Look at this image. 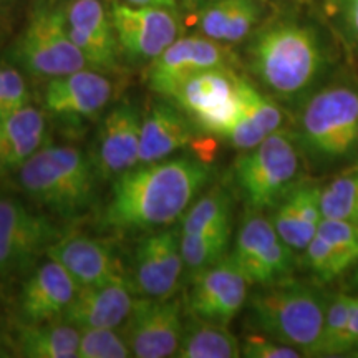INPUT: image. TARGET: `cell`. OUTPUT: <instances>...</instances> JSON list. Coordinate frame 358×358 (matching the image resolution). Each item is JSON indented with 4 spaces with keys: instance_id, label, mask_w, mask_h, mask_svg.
Wrapping results in <instances>:
<instances>
[{
    "instance_id": "41",
    "label": "cell",
    "mask_w": 358,
    "mask_h": 358,
    "mask_svg": "<svg viewBox=\"0 0 358 358\" xmlns=\"http://www.w3.org/2000/svg\"><path fill=\"white\" fill-rule=\"evenodd\" d=\"M0 115H2V69H0Z\"/></svg>"
},
{
    "instance_id": "25",
    "label": "cell",
    "mask_w": 358,
    "mask_h": 358,
    "mask_svg": "<svg viewBox=\"0 0 358 358\" xmlns=\"http://www.w3.org/2000/svg\"><path fill=\"white\" fill-rule=\"evenodd\" d=\"M47 138V120L42 110L25 106L17 113L0 118V173L19 171L22 164L37 153Z\"/></svg>"
},
{
    "instance_id": "5",
    "label": "cell",
    "mask_w": 358,
    "mask_h": 358,
    "mask_svg": "<svg viewBox=\"0 0 358 358\" xmlns=\"http://www.w3.org/2000/svg\"><path fill=\"white\" fill-rule=\"evenodd\" d=\"M249 308L259 332L287 343L303 357H320L327 302L315 287L282 280L254 294Z\"/></svg>"
},
{
    "instance_id": "33",
    "label": "cell",
    "mask_w": 358,
    "mask_h": 358,
    "mask_svg": "<svg viewBox=\"0 0 358 358\" xmlns=\"http://www.w3.org/2000/svg\"><path fill=\"white\" fill-rule=\"evenodd\" d=\"M133 357L128 338L118 329L80 330L78 358H127Z\"/></svg>"
},
{
    "instance_id": "32",
    "label": "cell",
    "mask_w": 358,
    "mask_h": 358,
    "mask_svg": "<svg viewBox=\"0 0 358 358\" xmlns=\"http://www.w3.org/2000/svg\"><path fill=\"white\" fill-rule=\"evenodd\" d=\"M232 224L231 198L221 187H214L191 204L182 216L181 232H199Z\"/></svg>"
},
{
    "instance_id": "42",
    "label": "cell",
    "mask_w": 358,
    "mask_h": 358,
    "mask_svg": "<svg viewBox=\"0 0 358 358\" xmlns=\"http://www.w3.org/2000/svg\"><path fill=\"white\" fill-rule=\"evenodd\" d=\"M347 357H355V358H358V343H357V345H355V347H353V348H352V350H350V352H348V353H347Z\"/></svg>"
},
{
    "instance_id": "19",
    "label": "cell",
    "mask_w": 358,
    "mask_h": 358,
    "mask_svg": "<svg viewBox=\"0 0 358 358\" xmlns=\"http://www.w3.org/2000/svg\"><path fill=\"white\" fill-rule=\"evenodd\" d=\"M115 85L101 71L83 69L48 80L43 90V108L66 120L93 118L108 106Z\"/></svg>"
},
{
    "instance_id": "11",
    "label": "cell",
    "mask_w": 358,
    "mask_h": 358,
    "mask_svg": "<svg viewBox=\"0 0 358 358\" xmlns=\"http://www.w3.org/2000/svg\"><path fill=\"white\" fill-rule=\"evenodd\" d=\"M110 15L120 48L136 60L153 62L179 38L181 27L173 8L131 6L118 0L111 3Z\"/></svg>"
},
{
    "instance_id": "15",
    "label": "cell",
    "mask_w": 358,
    "mask_h": 358,
    "mask_svg": "<svg viewBox=\"0 0 358 358\" xmlns=\"http://www.w3.org/2000/svg\"><path fill=\"white\" fill-rule=\"evenodd\" d=\"M249 280L231 257L192 275L187 310L199 319L229 325L249 301Z\"/></svg>"
},
{
    "instance_id": "14",
    "label": "cell",
    "mask_w": 358,
    "mask_h": 358,
    "mask_svg": "<svg viewBox=\"0 0 358 358\" xmlns=\"http://www.w3.org/2000/svg\"><path fill=\"white\" fill-rule=\"evenodd\" d=\"M232 64L234 57L221 42L204 35L179 37L151 62L146 73L148 87L168 96L191 75L211 69H232Z\"/></svg>"
},
{
    "instance_id": "44",
    "label": "cell",
    "mask_w": 358,
    "mask_h": 358,
    "mask_svg": "<svg viewBox=\"0 0 358 358\" xmlns=\"http://www.w3.org/2000/svg\"><path fill=\"white\" fill-rule=\"evenodd\" d=\"M0 355H2V353H0Z\"/></svg>"
},
{
    "instance_id": "7",
    "label": "cell",
    "mask_w": 358,
    "mask_h": 358,
    "mask_svg": "<svg viewBox=\"0 0 358 358\" xmlns=\"http://www.w3.org/2000/svg\"><path fill=\"white\" fill-rule=\"evenodd\" d=\"M241 82L234 69L203 70L182 80L166 98L201 131L226 138L244 111Z\"/></svg>"
},
{
    "instance_id": "8",
    "label": "cell",
    "mask_w": 358,
    "mask_h": 358,
    "mask_svg": "<svg viewBox=\"0 0 358 358\" xmlns=\"http://www.w3.org/2000/svg\"><path fill=\"white\" fill-rule=\"evenodd\" d=\"M13 58L35 78L52 80L87 69L88 64L70 37L65 8L40 7L13 47Z\"/></svg>"
},
{
    "instance_id": "43",
    "label": "cell",
    "mask_w": 358,
    "mask_h": 358,
    "mask_svg": "<svg viewBox=\"0 0 358 358\" xmlns=\"http://www.w3.org/2000/svg\"><path fill=\"white\" fill-rule=\"evenodd\" d=\"M8 2H10V0H0V8H2V7H6Z\"/></svg>"
},
{
    "instance_id": "18",
    "label": "cell",
    "mask_w": 358,
    "mask_h": 358,
    "mask_svg": "<svg viewBox=\"0 0 358 358\" xmlns=\"http://www.w3.org/2000/svg\"><path fill=\"white\" fill-rule=\"evenodd\" d=\"M70 37L83 53L90 69L115 71L118 69L120 43L110 10L101 0H71L65 7Z\"/></svg>"
},
{
    "instance_id": "10",
    "label": "cell",
    "mask_w": 358,
    "mask_h": 358,
    "mask_svg": "<svg viewBox=\"0 0 358 358\" xmlns=\"http://www.w3.org/2000/svg\"><path fill=\"white\" fill-rule=\"evenodd\" d=\"M231 259L250 285L279 284L294 272V250L282 241L274 222L261 213H250L241 224Z\"/></svg>"
},
{
    "instance_id": "37",
    "label": "cell",
    "mask_w": 358,
    "mask_h": 358,
    "mask_svg": "<svg viewBox=\"0 0 358 358\" xmlns=\"http://www.w3.org/2000/svg\"><path fill=\"white\" fill-rule=\"evenodd\" d=\"M335 6L348 38L358 45V0H335Z\"/></svg>"
},
{
    "instance_id": "35",
    "label": "cell",
    "mask_w": 358,
    "mask_h": 358,
    "mask_svg": "<svg viewBox=\"0 0 358 358\" xmlns=\"http://www.w3.org/2000/svg\"><path fill=\"white\" fill-rule=\"evenodd\" d=\"M0 69H2V115L0 118H6L29 106L30 93L24 77L15 66L0 65Z\"/></svg>"
},
{
    "instance_id": "9",
    "label": "cell",
    "mask_w": 358,
    "mask_h": 358,
    "mask_svg": "<svg viewBox=\"0 0 358 358\" xmlns=\"http://www.w3.org/2000/svg\"><path fill=\"white\" fill-rule=\"evenodd\" d=\"M64 232L20 201L0 199V277L25 274Z\"/></svg>"
},
{
    "instance_id": "6",
    "label": "cell",
    "mask_w": 358,
    "mask_h": 358,
    "mask_svg": "<svg viewBox=\"0 0 358 358\" xmlns=\"http://www.w3.org/2000/svg\"><path fill=\"white\" fill-rule=\"evenodd\" d=\"M303 151L297 136L279 129L257 146L241 151L234 181L250 213L275 208L302 182Z\"/></svg>"
},
{
    "instance_id": "4",
    "label": "cell",
    "mask_w": 358,
    "mask_h": 358,
    "mask_svg": "<svg viewBox=\"0 0 358 358\" xmlns=\"http://www.w3.org/2000/svg\"><path fill=\"white\" fill-rule=\"evenodd\" d=\"M22 189L60 216H77L95 201L98 173L92 158L69 145H43L17 171Z\"/></svg>"
},
{
    "instance_id": "12",
    "label": "cell",
    "mask_w": 358,
    "mask_h": 358,
    "mask_svg": "<svg viewBox=\"0 0 358 358\" xmlns=\"http://www.w3.org/2000/svg\"><path fill=\"white\" fill-rule=\"evenodd\" d=\"M185 271L181 234L161 227L138 244L133 262V287L141 297L158 301L173 299Z\"/></svg>"
},
{
    "instance_id": "13",
    "label": "cell",
    "mask_w": 358,
    "mask_h": 358,
    "mask_svg": "<svg viewBox=\"0 0 358 358\" xmlns=\"http://www.w3.org/2000/svg\"><path fill=\"white\" fill-rule=\"evenodd\" d=\"M127 335L133 357H176L185 334L182 303L178 299H138L127 320Z\"/></svg>"
},
{
    "instance_id": "17",
    "label": "cell",
    "mask_w": 358,
    "mask_h": 358,
    "mask_svg": "<svg viewBox=\"0 0 358 358\" xmlns=\"http://www.w3.org/2000/svg\"><path fill=\"white\" fill-rule=\"evenodd\" d=\"M138 294L127 275L98 285H80L64 322L82 329H120L136 306Z\"/></svg>"
},
{
    "instance_id": "22",
    "label": "cell",
    "mask_w": 358,
    "mask_h": 358,
    "mask_svg": "<svg viewBox=\"0 0 358 358\" xmlns=\"http://www.w3.org/2000/svg\"><path fill=\"white\" fill-rule=\"evenodd\" d=\"M47 257L62 264L80 285L105 284L124 274L113 248L96 237L64 234L48 248Z\"/></svg>"
},
{
    "instance_id": "40",
    "label": "cell",
    "mask_w": 358,
    "mask_h": 358,
    "mask_svg": "<svg viewBox=\"0 0 358 358\" xmlns=\"http://www.w3.org/2000/svg\"><path fill=\"white\" fill-rule=\"evenodd\" d=\"M348 275V289L358 290V262L347 272Z\"/></svg>"
},
{
    "instance_id": "38",
    "label": "cell",
    "mask_w": 358,
    "mask_h": 358,
    "mask_svg": "<svg viewBox=\"0 0 358 358\" xmlns=\"http://www.w3.org/2000/svg\"><path fill=\"white\" fill-rule=\"evenodd\" d=\"M350 315H348V324L345 335L342 342V355L347 353L358 343V294H350Z\"/></svg>"
},
{
    "instance_id": "23",
    "label": "cell",
    "mask_w": 358,
    "mask_h": 358,
    "mask_svg": "<svg viewBox=\"0 0 358 358\" xmlns=\"http://www.w3.org/2000/svg\"><path fill=\"white\" fill-rule=\"evenodd\" d=\"M320 194V185L302 181L275 206L272 222L282 241L294 252L306 250L324 221Z\"/></svg>"
},
{
    "instance_id": "31",
    "label": "cell",
    "mask_w": 358,
    "mask_h": 358,
    "mask_svg": "<svg viewBox=\"0 0 358 358\" xmlns=\"http://www.w3.org/2000/svg\"><path fill=\"white\" fill-rule=\"evenodd\" d=\"M322 214L325 219H338L358 227V163L340 169L322 186Z\"/></svg>"
},
{
    "instance_id": "3",
    "label": "cell",
    "mask_w": 358,
    "mask_h": 358,
    "mask_svg": "<svg viewBox=\"0 0 358 358\" xmlns=\"http://www.w3.org/2000/svg\"><path fill=\"white\" fill-rule=\"evenodd\" d=\"M297 140L315 168L345 166L358 159V87L332 83L306 98Z\"/></svg>"
},
{
    "instance_id": "1",
    "label": "cell",
    "mask_w": 358,
    "mask_h": 358,
    "mask_svg": "<svg viewBox=\"0 0 358 358\" xmlns=\"http://www.w3.org/2000/svg\"><path fill=\"white\" fill-rule=\"evenodd\" d=\"M206 161L179 156L140 164L115 179L100 219L113 231H155L182 219L211 179Z\"/></svg>"
},
{
    "instance_id": "2",
    "label": "cell",
    "mask_w": 358,
    "mask_h": 358,
    "mask_svg": "<svg viewBox=\"0 0 358 358\" xmlns=\"http://www.w3.org/2000/svg\"><path fill=\"white\" fill-rule=\"evenodd\" d=\"M250 70L268 93L282 100L307 98L325 66L320 37L292 20L267 25L249 48Z\"/></svg>"
},
{
    "instance_id": "28",
    "label": "cell",
    "mask_w": 358,
    "mask_h": 358,
    "mask_svg": "<svg viewBox=\"0 0 358 358\" xmlns=\"http://www.w3.org/2000/svg\"><path fill=\"white\" fill-rule=\"evenodd\" d=\"M261 19L257 0H211L198 15L199 32L221 43L243 42Z\"/></svg>"
},
{
    "instance_id": "29",
    "label": "cell",
    "mask_w": 358,
    "mask_h": 358,
    "mask_svg": "<svg viewBox=\"0 0 358 358\" xmlns=\"http://www.w3.org/2000/svg\"><path fill=\"white\" fill-rule=\"evenodd\" d=\"M178 358H237L241 342L227 325L191 315L186 322Z\"/></svg>"
},
{
    "instance_id": "24",
    "label": "cell",
    "mask_w": 358,
    "mask_h": 358,
    "mask_svg": "<svg viewBox=\"0 0 358 358\" xmlns=\"http://www.w3.org/2000/svg\"><path fill=\"white\" fill-rule=\"evenodd\" d=\"M194 124L173 103H156L141 123L140 164L166 159L194 140Z\"/></svg>"
},
{
    "instance_id": "30",
    "label": "cell",
    "mask_w": 358,
    "mask_h": 358,
    "mask_svg": "<svg viewBox=\"0 0 358 358\" xmlns=\"http://www.w3.org/2000/svg\"><path fill=\"white\" fill-rule=\"evenodd\" d=\"M232 234V224L199 232H181V252L187 272L196 275L226 256Z\"/></svg>"
},
{
    "instance_id": "16",
    "label": "cell",
    "mask_w": 358,
    "mask_h": 358,
    "mask_svg": "<svg viewBox=\"0 0 358 358\" xmlns=\"http://www.w3.org/2000/svg\"><path fill=\"white\" fill-rule=\"evenodd\" d=\"M141 123V115L129 103L115 106L103 118L92 156L98 178L110 181L140 166Z\"/></svg>"
},
{
    "instance_id": "26",
    "label": "cell",
    "mask_w": 358,
    "mask_h": 358,
    "mask_svg": "<svg viewBox=\"0 0 358 358\" xmlns=\"http://www.w3.org/2000/svg\"><path fill=\"white\" fill-rule=\"evenodd\" d=\"M241 96L244 105L243 116L224 140L229 141L236 150L248 151L262 143L272 133L282 129L284 111L274 100L262 95L245 78L241 82Z\"/></svg>"
},
{
    "instance_id": "21",
    "label": "cell",
    "mask_w": 358,
    "mask_h": 358,
    "mask_svg": "<svg viewBox=\"0 0 358 358\" xmlns=\"http://www.w3.org/2000/svg\"><path fill=\"white\" fill-rule=\"evenodd\" d=\"M358 262V227L338 219L322 221L319 231L303 250V266L320 284L347 274Z\"/></svg>"
},
{
    "instance_id": "27",
    "label": "cell",
    "mask_w": 358,
    "mask_h": 358,
    "mask_svg": "<svg viewBox=\"0 0 358 358\" xmlns=\"http://www.w3.org/2000/svg\"><path fill=\"white\" fill-rule=\"evenodd\" d=\"M80 329L64 320L30 324L15 329L12 348L25 358H78Z\"/></svg>"
},
{
    "instance_id": "36",
    "label": "cell",
    "mask_w": 358,
    "mask_h": 358,
    "mask_svg": "<svg viewBox=\"0 0 358 358\" xmlns=\"http://www.w3.org/2000/svg\"><path fill=\"white\" fill-rule=\"evenodd\" d=\"M241 353L248 358H301V352L262 332L245 335L241 342Z\"/></svg>"
},
{
    "instance_id": "20",
    "label": "cell",
    "mask_w": 358,
    "mask_h": 358,
    "mask_svg": "<svg viewBox=\"0 0 358 358\" xmlns=\"http://www.w3.org/2000/svg\"><path fill=\"white\" fill-rule=\"evenodd\" d=\"M78 289L80 284L73 275L48 257L24 282L20 292L22 320L30 324L62 320Z\"/></svg>"
},
{
    "instance_id": "34",
    "label": "cell",
    "mask_w": 358,
    "mask_h": 358,
    "mask_svg": "<svg viewBox=\"0 0 358 358\" xmlns=\"http://www.w3.org/2000/svg\"><path fill=\"white\" fill-rule=\"evenodd\" d=\"M350 294L340 292L327 303L320 357H342L343 335L350 315Z\"/></svg>"
},
{
    "instance_id": "39",
    "label": "cell",
    "mask_w": 358,
    "mask_h": 358,
    "mask_svg": "<svg viewBox=\"0 0 358 358\" xmlns=\"http://www.w3.org/2000/svg\"><path fill=\"white\" fill-rule=\"evenodd\" d=\"M122 2L131 3V6H151V7H164L174 8L178 0H122Z\"/></svg>"
}]
</instances>
